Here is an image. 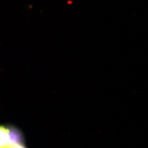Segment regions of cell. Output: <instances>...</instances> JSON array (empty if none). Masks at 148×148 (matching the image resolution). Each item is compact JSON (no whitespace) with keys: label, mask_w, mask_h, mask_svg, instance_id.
Listing matches in <instances>:
<instances>
[{"label":"cell","mask_w":148,"mask_h":148,"mask_svg":"<svg viewBox=\"0 0 148 148\" xmlns=\"http://www.w3.org/2000/svg\"><path fill=\"white\" fill-rule=\"evenodd\" d=\"M10 144L9 129L0 126V148H7Z\"/></svg>","instance_id":"6da1fadb"},{"label":"cell","mask_w":148,"mask_h":148,"mask_svg":"<svg viewBox=\"0 0 148 148\" xmlns=\"http://www.w3.org/2000/svg\"><path fill=\"white\" fill-rule=\"evenodd\" d=\"M7 148H27L22 143H16L9 145Z\"/></svg>","instance_id":"7a4b0ae2"}]
</instances>
